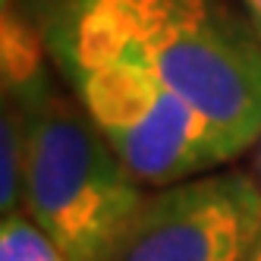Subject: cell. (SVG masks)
I'll list each match as a JSON object with an SVG mask.
<instances>
[{
  "instance_id": "6da1fadb",
  "label": "cell",
  "mask_w": 261,
  "mask_h": 261,
  "mask_svg": "<svg viewBox=\"0 0 261 261\" xmlns=\"http://www.w3.org/2000/svg\"><path fill=\"white\" fill-rule=\"evenodd\" d=\"M139 60L208 117L233 154L261 136V38L214 0H72L66 25Z\"/></svg>"
},
{
  "instance_id": "7a4b0ae2",
  "label": "cell",
  "mask_w": 261,
  "mask_h": 261,
  "mask_svg": "<svg viewBox=\"0 0 261 261\" xmlns=\"http://www.w3.org/2000/svg\"><path fill=\"white\" fill-rule=\"evenodd\" d=\"M25 126V208L63 261H107L142 208L123 167L85 107L54 91L44 69L7 85Z\"/></svg>"
},
{
  "instance_id": "3957f363",
  "label": "cell",
  "mask_w": 261,
  "mask_h": 261,
  "mask_svg": "<svg viewBox=\"0 0 261 261\" xmlns=\"http://www.w3.org/2000/svg\"><path fill=\"white\" fill-rule=\"evenodd\" d=\"M60 66L123 167L145 186H173L236 158L208 117L126 54L60 29Z\"/></svg>"
},
{
  "instance_id": "277c9868",
  "label": "cell",
  "mask_w": 261,
  "mask_h": 261,
  "mask_svg": "<svg viewBox=\"0 0 261 261\" xmlns=\"http://www.w3.org/2000/svg\"><path fill=\"white\" fill-rule=\"evenodd\" d=\"M261 236V189L201 173L142 201L107 261H246Z\"/></svg>"
},
{
  "instance_id": "5b68a950",
  "label": "cell",
  "mask_w": 261,
  "mask_h": 261,
  "mask_svg": "<svg viewBox=\"0 0 261 261\" xmlns=\"http://www.w3.org/2000/svg\"><path fill=\"white\" fill-rule=\"evenodd\" d=\"M25 201V126L19 104H4V173H0V208L4 217Z\"/></svg>"
},
{
  "instance_id": "8992f818",
  "label": "cell",
  "mask_w": 261,
  "mask_h": 261,
  "mask_svg": "<svg viewBox=\"0 0 261 261\" xmlns=\"http://www.w3.org/2000/svg\"><path fill=\"white\" fill-rule=\"evenodd\" d=\"M0 261H63V255L35 227V220L10 214L0 227Z\"/></svg>"
},
{
  "instance_id": "52a82bcc",
  "label": "cell",
  "mask_w": 261,
  "mask_h": 261,
  "mask_svg": "<svg viewBox=\"0 0 261 261\" xmlns=\"http://www.w3.org/2000/svg\"><path fill=\"white\" fill-rule=\"evenodd\" d=\"M246 10L252 16V25H255V35L261 38V0H246Z\"/></svg>"
},
{
  "instance_id": "ba28073f",
  "label": "cell",
  "mask_w": 261,
  "mask_h": 261,
  "mask_svg": "<svg viewBox=\"0 0 261 261\" xmlns=\"http://www.w3.org/2000/svg\"><path fill=\"white\" fill-rule=\"evenodd\" d=\"M246 261H261V236H258V242L252 246V252H249V258Z\"/></svg>"
}]
</instances>
